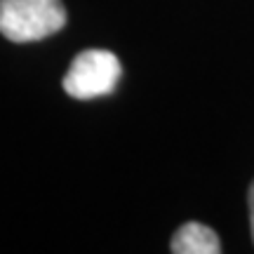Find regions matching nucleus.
Segmentation results:
<instances>
[{
  "instance_id": "obj_1",
  "label": "nucleus",
  "mask_w": 254,
  "mask_h": 254,
  "mask_svg": "<svg viewBox=\"0 0 254 254\" xmlns=\"http://www.w3.org/2000/svg\"><path fill=\"white\" fill-rule=\"evenodd\" d=\"M66 26L62 0H0V33L12 43H33Z\"/></svg>"
},
{
  "instance_id": "obj_2",
  "label": "nucleus",
  "mask_w": 254,
  "mask_h": 254,
  "mask_svg": "<svg viewBox=\"0 0 254 254\" xmlns=\"http://www.w3.org/2000/svg\"><path fill=\"white\" fill-rule=\"evenodd\" d=\"M123 75L120 59L106 50H85L64 75V90L73 99H97L111 94Z\"/></svg>"
},
{
  "instance_id": "obj_3",
  "label": "nucleus",
  "mask_w": 254,
  "mask_h": 254,
  "mask_svg": "<svg viewBox=\"0 0 254 254\" xmlns=\"http://www.w3.org/2000/svg\"><path fill=\"white\" fill-rule=\"evenodd\" d=\"M170 250L174 254H219L221 243L209 226L198 224V221H189L172 236Z\"/></svg>"
},
{
  "instance_id": "obj_4",
  "label": "nucleus",
  "mask_w": 254,
  "mask_h": 254,
  "mask_svg": "<svg viewBox=\"0 0 254 254\" xmlns=\"http://www.w3.org/2000/svg\"><path fill=\"white\" fill-rule=\"evenodd\" d=\"M247 200H250V228H252V243H254V182H252V186H250Z\"/></svg>"
}]
</instances>
